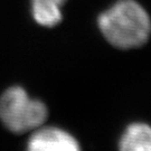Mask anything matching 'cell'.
<instances>
[{
  "mask_svg": "<svg viewBox=\"0 0 151 151\" xmlns=\"http://www.w3.org/2000/svg\"><path fill=\"white\" fill-rule=\"evenodd\" d=\"M103 37L119 49L141 47L151 34L149 14L135 0H119L97 18Z\"/></svg>",
  "mask_w": 151,
  "mask_h": 151,
  "instance_id": "6da1fadb",
  "label": "cell"
},
{
  "mask_svg": "<svg viewBox=\"0 0 151 151\" xmlns=\"http://www.w3.org/2000/svg\"><path fill=\"white\" fill-rule=\"evenodd\" d=\"M67 0H32L35 22L44 27H54L62 20V8Z\"/></svg>",
  "mask_w": 151,
  "mask_h": 151,
  "instance_id": "5b68a950",
  "label": "cell"
},
{
  "mask_svg": "<svg viewBox=\"0 0 151 151\" xmlns=\"http://www.w3.org/2000/svg\"><path fill=\"white\" fill-rule=\"evenodd\" d=\"M48 115L45 103L30 97L22 86H11L0 96V120L14 133H26L40 128Z\"/></svg>",
  "mask_w": 151,
  "mask_h": 151,
  "instance_id": "7a4b0ae2",
  "label": "cell"
},
{
  "mask_svg": "<svg viewBox=\"0 0 151 151\" xmlns=\"http://www.w3.org/2000/svg\"><path fill=\"white\" fill-rule=\"evenodd\" d=\"M26 151H81L78 141L57 127H40L32 131Z\"/></svg>",
  "mask_w": 151,
  "mask_h": 151,
  "instance_id": "3957f363",
  "label": "cell"
},
{
  "mask_svg": "<svg viewBox=\"0 0 151 151\" xmlns=\"http://www.w3.org/2000/svg\"><path fill=\"white\" fill-rule=\"evenodd\" d=\"M119 151H151V127L135 122L124 130L119 141Z\"/></svg>",
  "mask_w": 151,
  "mask_h": 151,
  "instance_id": "277c9868",
  "label": "cell"
}]
</instances>
